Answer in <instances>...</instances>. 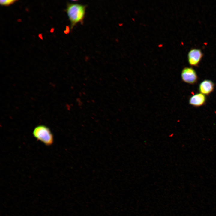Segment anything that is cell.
Returning a JSON list of instances; mask_svg holds the SVG:
<instances>
[{
    "instance_id": "6da1fadb",
    "label": "cell",
    "mask_w": 216,
    "mask_h": 216,
    "mask_svg": "<svg viewBox=\"0 0 216 216\" xmlns=\"http://www.w3.org/2000/svg\"><path fill=\"white\" fill-rule=\"evenodd\" d=\"M86 7V5L78 3H68L67 4L65 11L70 22L71 29H73L78 23H82L83 22Z\"/></svg>"
},
{
    "instance_id": "7a4b0ae2",
    "label": "cell",
    "mask_w": 216,
    "mask_h": 216,
    "mask_svg": "<svg viewBox=\"0 0 216 216\" xmlns=\"http://www.w3.org/2000/svg\"><path fill=\"white\" fill-rule=\"evenodd\" d=\"M34 136L37 140L47 146L52 145L54 142V137L50 129L44 125L37 126L33 132Z\"/></svg>"
},
{
    "instance_id": "3957f363",
    "label": "cell",
    "mask_w": 216,
    "mask_h": 216,
    "mask_svg": "<svg viewBox=\"0 0 216 216\" xmlns=\"http://www.w3.org/2000/svg\"><path fill=\"white\" fill-rule=\"evenodd\" d=\"M181 77L183 82L191 85L196 84L199 80L196 71L192 67L184 68L181 72Z\"/></svg>"
},
{
    "instance_id": "277c9868",
    "label": "cell",
    "mask_w": 216,
    "mask_h": 216,
    "mask_svg": "<svg viewBox=\"0 0 216 216\" xmlns=\"http://www.w3.org/2000/svg\"><path fill=\"white\" fill-rule=\"evenodd\" d=\"M203 56V54L200 49L191 48L188 54V62L192 67H198Z\"/></svg>"
},
{
    "instance_id": "5b68a950",
    "label": "cell",
    "mask_w": 216,
    "mask_h": 216,
    "mask_svg": "<svg viewBox=\"0 0 216 216\" xmlns=\"http://www.w3.org/2000/svg\"><path fill=\"white\" fill-rule=\"evenodd\" d=\"M215 86L214 83L211 80H205L200 83L198 89L200 93L208 96L214 91Z\"/></svg>"
},
{
    "instance_id": "8992f818",
    "label": "cell",
    "mask_w": 216,
    "mask_h": 216,
    "mask_svg": "<svg viewBox=\"0 0 216 216\" xmlns=\"http://www.w3.org/2000/svg\"><path fill=\"white\" fill-rule=\"evenodd\" d=\"M206 95L200 93H197L191 96L189 100V104L195 107L204 105L206 103Z\"/></svg>"
},
{
    "instance_id": "52a82bcc",
    "label": "cell",
    "mask_w": 216,
    "mask_h": 216,
    "mask_svg": "<svg viewBox=\"0 0 216 216\" xmlns=\"http://www.w3.org/2000/svg\"><path fill=\"white\" fill-rule=\"evenodd\" d=\"M17 1L16 0H1L0 1V4L2 6H8L13 4Z\"/></svg>"
}]
</instances>
